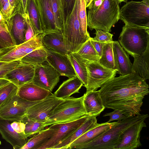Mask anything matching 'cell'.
<instances>
[{"label":"cell","mask_w":149,"mask_h":149,"mask_svg":"<svg viewBox=\"0 0 149 149\" xmlns=\"http://www.w3.org/2000/svg\"><path fill=\"white\" fill-rule=\"evenodd\" d=\"M98 91L105 108L118 110L127 117L140 114L143 100L149 93L146 81L136 73L114 77Z\"/></svg>","instance_id":"1"},{"label":"cell","mask_w":149,"mask_h":149,"mask_svg":"<svg viewBox=\"0 0 149 149\" xmlns=\"http://www.w3.org/2000/svg\"><path fill=\"white\" fill-rule=\"evenodd\" d=\"M148 114H140L127 117L118 121L110 128L94 140L86 144L76 147L79 149H114L122 132L127 128L139 121L146 120Z\"/></svg>","instance_id":"2"},{"label":"cell","mask_w":149,"mask_h":149,"mask_svg":"<svg viewBox=\"0 0 149 149\" xmlns=\"http://www.w3.org/2000/svg\"><path fill=\"white\" fill-rule=\"evenodd\" d=\"M119 3L116 0H103L95 11L88 10L87 25L89 29L110 32L111 27L120 19Z\"/></svg>","instance_id":"3"},{"label":"cell","mask_w":149,"mask_h":149,"mask_svg":"<svg viewBox=\"0 0 149 149\" xmlns=\"http://www.w3.org/2000/svg\"><path fill=\"white\" fill-rule=\"evenodd\" d=\"M119 38L120 45L129 54L133 57L141 55L149 45V28L125 24Z\"/></svg>","instance_id":"4"},{"label":"cell","mask_w":149,"mask_h":149,"mask_svg":"<svg viewBox=\"0 0 149 149\" xmlns=\"http://www.w3.org/2000/svg\"><path fill=\"white\" fill-rule=\"evenodd\" d=\"M83 96L65 98L56 108L49 118L44 123L45 127L53 124L69 122L86 115L83 103Z\"/></svg>","instance_id":"5"},{"label":"cell","mask_w":149,"mask_h":149,"mask_svg":"<svg viewBox=\"0 0 149 149\" xmlns=\"http://www.w3.org/2000/svg\"><path fill=\"white\" fill-rule=\"evenodd\" d=\"M120 19L129 26L149 28V5L143 0L127 2L120 9Z\"/></svg>","instance_id":"6"},{"label":"cell","mask_w":149,"mask_h":149,"mask_svg":"<svg viewBox=\"0 0 149 149\" xmlns=\"http://www.w3.org/2000/svg\"><path fill=\"white\" fill-rule=\"evenodd\" d=\"M79 0H76L72 10L66 17L63 35L66 48L69 52L76 53L87 41L81 35L77 16Z\"/></svg>","instance_id":"7"},{"label":"cell","mask_w":149,"mask_h":149,"mask_svg":"<svg viewBox=\"0 0 149 149\" xmlns=\"http://www.w3.org/2000/svg\"><path fill=\"white\" fill-rule=\"evenodd\" d=\"M44 35L43 33H40L22 44L0 48V61L20 60L30 52L44 46L42 39Z\"/></svg>","instance_id":"8"},{"label":"cell","mask_w":149,"mask_h":149,"mask_svg":"<svg viewBox=\"0 0 149 149\" xmlns=\"http://www.w3.org/2000/svg\"><path fill=\"white\" fill-rule=\"evenodd\" d=\"M87 75L86 92L96 91L106 82L115 77L116 70L110 69L98 62H92L85 60Z\"/></svg>","instance_id":"9"},{"label":"cell","mask_w":149,"mask_h":149,"mask_svg":"<svg viewBox=\"0 0 149 149\" xmlns=\"http://www.w3.org/2000/svg\"><path fill=\"white\" fill-rule=\"evenodd\" d=\"M40 101H28L20 97L17 93L0 107V118L20 121L28 109Z\"/></svg>","instance_id":"10"},{"label":"cell","mask_w":149,"mask_h":149,"mask_svg":"<svg viewBox=\"0 0 149 149\" xmlns=\"http://www.w3.org/2000/svg\"><path fill=\"white\" fill-rule=\"evenodd\" d=\"M65 99L57 97L52 93L30 107L25 116L35 121L44 123L51 116L57 106Z\"/></svg>","instance_id":"11"},{"label":"cell","mask_w":149,"mask_h":149,"mask_svg":"<svg viewBox=\"0 0 149 149\" xmlns=\"http://www.w3.org/2000/svg\"><path fill=\"white\" fill-rule=\"evenodd\" d=\"M89 116L86 115L76 120L65 123L53 124L50 126L56 129L52 137L38 149H53L82 124Z\"/></svg>","instance_id":"12"},{"label":"cell","mask_w":149,"mask_h":149,"mask_svg":"<svg viewBox=\"0 0 149 149\" xmlns=\"http://www.w3.org/2000/svg\"><path fill=\"white\" fill-rule=\"evenodd\" d=\"M34 67L33 83L51 92L59 81V73L48 63H42Z\"/></svg>","instance_id":"13"},{"label":"cell","mask_w":149,"mask_h":149,"mask_svg":"<svg viewBox=\"0 0 149 149\" xmlns=\"http://www.w3.org/2000/svg\"><path fill=\"white\" fill-rule=\"evenodd\" d=\"M141 120L125 129L120 135L114 149H134L141 146L140 133L146 127L144 121Z\"/></svg>","instance_id":"14"},{"label":"cell","mask_w":149,"mask_h":149,"mask_svg":"<svg viewBox=\"0 0 149 149\" xmlns=\"http://www.w3.org/2000/svg\"><path fill=\"white\" fill-rule=\"evenodd\" d=\"M46 61L60 74L69 78L77 76L70 61L67 55H63L47 49Z\"/></svg>","instance_id":"15"},{"label":"cell","mask_w":149,"mask_h":149,"mask_svg":"<svg viewBox=\"0 0 149 149\" xmlns=\"http://www.w3.org/2000/svg\"><path fill=\"white\" fill-rule=\"evenodd\" d=\"M13 121L0 118V133L14 149H21L28 139L24 133H18L12 128L11 124Z\"/></svg>","instance_id":"16"},{"label":"cell","mask_w":149,"mask_h":149,"mask_svg":"<svg viewBox=\"0 0 149 149\" xmlns=\"http://www.w3.org/2000/svg\"><path fill=\"white\" fill-rule=\"evenodd\" d=\"M45 35L59 32L56 26L50 0H36ZM60 33V32H59Z\"/></svg>","instance_id":"17"},{"label":"cell","mask_w":149,"mask_h":149,"mask_svg":"<svg viewBox=\"0 0 149 149\" xmlns=\"http://www.w3.org/2000/svg\"><path fill=\"white\" fill-rule=\"evenodd\" d=\"M34 73V66L22 63L8 72L5 79L12 82L18 87L32 81Z\"/></svg>","instance_id":"18"},{"label":"cell","mask_w":149,"mask_h":149,"mask_svg":"<svg viewBox=\"0 0 149 149\" xmlns=\"http://www.w3.org/2000/svg\"><path fill=\"white\" fill-rule=\"evenodd\" d=\"M112 48L115 65L120 75H126L132 72V65L129 56L118 41H113Z\"/></svg>","instance_id":"19"},{"label":"cell","mask_w":149,"mask_h":149,"mask_svg":"<svg viewBox=\"0 0 149 149\" xmlns=\"http://www.w3.org/2000/svg\"><path fill=\"white\" fill-rule=\"evenodd\" d=\"M83 96V103L86 115L97 117L105 108L98 91L86 92Z\"/></svg>","instance_id":"20"},{"label":"cell","mask_w":149,"mask_h":149,"mask_svg":"<svg viewBox=\"0 0 149 149\" xmlns=\"http://www.w3.org/2000/svg\"><path fill=\"white\" fill-rule=\"evenodd\" d=\"M51 94L49 91L35 85L32 81L19 86L17 93L20 97L31 102L41 100Z\"/></svg>","instance_id":"21"},{"label":"cell","mask_w":149,"mask_h":149,"mask_svg":"<svg viewBox=\"0 0 149 149\" xmlns=\"http://www.w3.org/2000/svg\"><path fill=\"white\" fill-rule=\"evenodd\" d=\"M116 122H107L98 124L77 138L69 146L68 149L75 148L76 147L87 144L100 136L114 125Z\"/></svg>","instance_id":"22"},{"label":"cell","mask_w":149,"mask_h":149,"mask_svg":"<svg viewBox=\"0 0 149 149\" xmlns=\"http://www.w3.org/2000/svg\"><path fill=\"white\" fill-rule=\"evenodd\" d=\"M96 117L89 116L87 119L79 127L53 149H68L69 146L73 141L83 134L98 124Z\"/></svg>","instance_id":"23"},{"label":"cell","mask_w":149,"mask_h":149,"mask_svg":"<svg viewBox=\"0 0 149 149\" xmlns=\"http://www.w3.org/2000/svg\"><path fill=\"white\" fill-rule=\"evenodd\" d=\"M43 46L47 49L63 55H67L69 52L66 48L63 33H52L45 35L42 39Z\"/></svg>","instance_id":"24"},{"label":"cell","mask_w":149,"mask_h":149,"mask_svg":"<svg viewBox=\"0 0 149 149\" xmlns=\"http://www.w3.org/2000/svg\"><path fill=\"white\" fill-rule=\"evenodd\" d=\"M83 85L80 79L75 76L64 81L54 95L57 97L65 99L74 94L79 93V91Z\"/></svg>","instance_id":"25"},{"label":"cell","mask_w":149,"mask_h":149,"mask_svg":"<svg viewBox=\"0 0 149 149\" xmlns=\"http://www.w3.org/2000/svg\"><path fill=\"white\" fill-rule=\"evenodd\" d=\"M133 57L134 61L132 65V72L145 81L149 79V45L142 54Z\"/></svg>","instance_id":"26"},{"label":"cell","mask_w":149,"mask_h":149,"mask_svg":"<svg viewBox=\"0 0 149 149\" xmlns=\"http://www.w3.org/2000/svg\"><path fill=\"white\" fill-rule=\"evenodd\" d=\"M10 19L12 24V34L16 45L24 42L25 34L27 28L25 18L20 13L18 12Z\"/></svg>","instance_id":"27"},{"label":"cell","mask_w":149,"mask_h":149,"mask_svg":"<svg viewBox=\"0 0 149 149\" xmlns=\"http://www.w3.org/2000/svg\"><path fill=\"white\" fill-rule=\"evenodd\" d=\"M56 130V129L50 126L48 128L44 129L28 139L21 149H38L52 137Z\"/></svg>","instance_id":"28"},{"label":"cell","mask_w":149,"mask_h":149,"mask_svg":"<svg viewBox=\"0 0 149 149\" xmlns=\"http://www.w3.org/2000/svg\"><path fill=\"white\" fill-rule=\"evenodd\" d=\"M26 13L29 16L35 36L43 33L40 15L36 0H28Z\"/></svg>","instance_id":"29"},{"label":"cell","mask_w":149,"mask_h":149,"mask_svg":"<svg viewBox=\"0 0 149 149\" xmlns=\"http://www.w3.org/2000/svg\"><path fill=\"white\" fill-rule=\"evenodd\" d=\"M68 56L77 76L86 87L87 85V75L85 60L76 53L68 52Z\"/></svg>","instance_id":"30"},{"label":"cell","mask_w":149,"mask_h":149,"mask_svg":"<svg viewBox=\"0 0 149 149\" xmlns=\"http://www.w3.org/2000/svg\"><path fill=\"white\" fill-rule=\"evenodd\" d=\"M52 10L56 28L63 33V25L65 20L63 0H50Z\"/></svg>","instance_id":"31"},{"label":"cell","mask_w":149,"mask_h":149,"mask_svg":"<svg viewBox=\"0 0 149 149\" xmlns=\"http://www.w3.org/2000/svg\"><path fill=\"white\" fill-rule=\"evenodd\" d=\"M47 55V49L43 46L28 54L20 61L23 63L35 66L43 63L46 61Z\"/></svg>","instance_id":"32"},{"label":"cell","mask_w":149,"mask_h":149,"mask_svg":"<svg viewBox=\"0 0 149 149\" xmlns=\"http://www.w3.org/2000/svg\"><path fill=\"white\" fill-rule=\"evenodd\" d=\"M86 8L85 0H79L77 16L79 24L80 33L83 38L88 40L91 37L87 30Z\"/></svg>","instance_id":"33"},{"label":"cell","mask_w":149,"mask_h":149,"mask_svg":"<svg viewBox=\"0 0 149 149\" xmlns=\"http://www.w3.org/2000/svg\"><path fill=\"white\" fill-rule=\"evenodd\" d=\"M113 41L107 43L104 45L103 48L102 55L98 62L106 68L116 70L112 48Z\"/></svg>","instance_id":"34"},{"label":"cell","mask_w":149,"mask_h":149,"mask_svg":"<svg viewBox=\"0 0 149 149\" xmlns=\"http://www.w3.org/2000/svg\"><path fill=\"white\" fill-rule=\"evenodd\" d=\"M76 53L82 58L90 62H98L100 58L92 44L90 38Z\"/></svg>","instance_id":"35"},{"label":"cell","mask_w":149,"mask_h":149,"mask_svg":"<svg viewBox=\"0 0 149 149\" xmlns=\"http://www.w3.org/2000/svg\"><path fill=\"white\" fill-rule=\"evenodd\" d=\"M20 121L24 124V134L27 137L38 133L45 127L44 123L33 120L26 116Z\"/></svg>","instance_id":"36"},{"label":"cell","mask_w":149,"mask_h":149,"mask_svg":"<svg viewBox=\"0 0 149 149\" xmlns=\"http://www.w3.org/2000/svg\"><path fill=\"white\" fill-rule=\"evenodd\" d=\"M18 87L11 82L0 87V107L17 92Z\"/></svg>","instance_id":"37"},{"label":"cell","mask_w":149,"mask_h":149,"mask_svg":"<svg viewBox=\"0 0 149 149\" xmlns=\"http://www.w3.org/2000/svg\"><path fill=\"white\" fill-rule=\"evenodd\" d=\"M22 63L20 60L10 62L0 61V79H5L6 76L8 72Z\"/></svg>","instance_id":"38"},{"label":"cell","mask_w":149,"mask_h":149,"mask_svg":"<svg viewBox=\"0 0 149 149\" xmlns=\"http://www.w3.org/2000/svg\"><path fill=\"white\" fill-rule=\"evenodd\" d=\"M0 13L8 20H10L14 15L13 10L9 0H0Z\"/></svg>","instance_id":"39"},{"label":"cell","mask_w":149,"mask_h":149,"mask_svg":"<svg viewBox=\"0 0 149 149\" xmlns=\"http://www.w3.org/2000/svg\"><path fill=\"white\" fill-rule=\"evenodd\" d=\"M95 33V36L93 39L98 41L108 43L113 41V34L110 32L101 30H96Z\"/></svg>","instance_id":"40"},{"label":"cell","mask_w":149,"mask_h":149,"mask_svg":"<svg viewBox=\"0 0 149 149\" xmlns=\"http://www.w3.org/2000/svg\"><path fill=\"white\" fill-rule=\"evenodd\" d=\"M103 116H109L110 119L107 123H110L111 121L114 120L120 121L123 120L127 117L121 111L118 110H114L111 112L107 113L105 114Z\"/></svg>","instance_id":"41"},{"label":"cell","mask_w":149,"mask_h":149,"mask_svg":"<svg viewBox=\"0 0 149 149\" xmlns=\"http://www.w3.org/2000/svg\"><path fill=\"white\" fill-rule=\"evenodd\" d=\"M90 39L92 44L100 57L102 53L103 48L104 45L107 43L97 41L95 40L93 38L91 37L90 38Z\"/></svg>","instance_id":"42"},{"label":"cell","mask_w":149,"mask_h":149,"mask_svg":"<svg viewBox=\"0 0 149 149\" xmlns=\"http://www.w3.org/2000/svg\"><path fill=\"white\" fill-rule=\"evenodd\" d=\"M63 0L65 12L66 17L69 15L72 11L76 0Z\"/></svg>","instance_id":"43"},{"label":"cell","mask_w":149,"mask_h":149,"mask_svg":"<svg viewBox=\"0 0 149 149\" xmlns=\"http://www.w3.org/2000/svg\"><path fill=\"white\" fill-rule=\"evenodd\" d=\"M11 125L12 128L17 132L24 133L25 125L23 123L20 121H13Z\"/></svg>","instance_id":"44"},{"label":"cell","mask_w":149,"mask_h":149,"mask_svg":"<svg viewBox=\"0 0 149 149\" xmlns=\"http://www.w3.org/2000/svg\"><path fill=\"white\" fill-rule=\"evenodd\" d=\"M103 1V0H92L87 8L90 12H94L99 8Z\"/></svg>","instance_id":"45"},{"label":"cell","mask_w":149,"mask_h":149,"mask_svg":"<svg viewBox=\"0 0 149 149\" xmlns=\"http://www.w3.org/2000/svg\"><path fill=\"white\" fill-rule=\"evenodd\" d=\"M9 1L13 10L14 15L18 12L20 13L19 0H9Z\"/></svg>","instance_id":"46"},{"label":"cell","mask_w":149,"mask_h":149,"mask_svg":"<svg viewBox=\"0 0 149 149\" xmlns=\"http://www.w3.org/2000/svg\"><path fill=\"white\" fill-rule=\"evenodd\" d=\"M20 2V13L24 15L26 13V8L28 0H19Z\"/></svg>","instance_id":"47"},{"label":"cell","mask_w":149,"mask_h":149,"mask_svg":"<svg viewBox=\"0 0 149 149\" xmlns=\"http://www.w3.org/2000/svg\"><path fill=\"white\" fill-rule=\"evenodd\" d=\"M10 81L5 79H0V87L10 82Z\"/></svg>","instance_id":"48"},{"label":"cell","mask_w":149,"mask_h":149,"mask_svg":"<svg viewBox=\"0 0 149 149\" xmlns=\"http://www.w3.org/2000/svg\"><path fill=\"white\" fill-rule=\"evenodd\" d=\"M86 6V8L89 6L92 0H85Z\"/></svg>","instance_id":"49"},{"label":"cell","mask_w":149,"mask_h":149,"mask_svg":"<svg viewBox=\"0 0 149 149\" xmlns=\"http://www.w3.org/2000/svg\"><path fill=\"white\" fill-rule=\"evenodd\" d=\"M119 4L122 2H127L128 0H116Z\"/></svg>","instance_id":"50"},{"label":"cell","mask_w":149,"mask_h":149,"mask_svg":"<svg viewBox=\"0 0 149 149\" xmlns=\"http://www.w3.org/2000/svg\"><path fill=\"white\" fill-rule=\"evenodd\" d=\"M143 1L147 4L149 5V0H143Z\"/></svg>","instance_id":"51"},{"label":"cell","mask_w":149,"mask_h":149,"mask_svg":"<svg viewBox=\"0 0 149 149\" xmlns=\"http://www.w3.org/2000/svg\"><path fill=\"white\" fill-rule=\"evenodd\" d=\"M1 144V142L0 140V145Z\"/></svg>","instance_id":"52"}]
</instances>
